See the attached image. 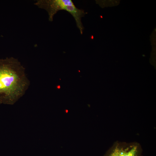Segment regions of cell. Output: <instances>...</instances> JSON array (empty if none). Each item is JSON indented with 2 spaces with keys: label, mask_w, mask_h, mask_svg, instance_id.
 I'll list each match as a JSON object with an SVG mask.
<instances>
[{
  "label": "cell",
  "mask_w": 156,
  "mask_h": 156,
  "mask_svg": "<svg viewBox=\"0 0 156 156\" xmlns=\"http://www.w3.org/2000/svg\"><path fill=\"white\" fill-rule=\"evenodd\" d=\"M140 148L136 143H117L107 156H139Z\"/></svg>",
  "instance_id": "3957f363"
},
{
  "label": "cell",
  "mask_w": 156,
  "mask_h": 156,
  "mask_svg": "<svg viewBox=\"0 0 156 156\" xmlns=\"http://www.w3.org/2000/svg\"><path fill=\"white\" fill-rule=\"evenodd\" d=\"M71 0H39L34 4L39 8L45 10L49 15V20L53 21L54 16L60 10H65L67 5L74 4Z\"/></svg>",
  "instance_id": "7a4b0ae2"
},
{
  "label": "cell",
  "mask_w": 156,
  "mask_h": 156,
  "mask_svg": "<svg viewBox=\"0 0 156 156\" xmlns=\"http://www.w3.org/2000/svg\"><path fill=\"white\" fill-rule=\"evenodd\" d=\"M29 85L25 68L17 59H0V104H13L25 94Z\"/></svg>",
  "instance_id": "6da1fadb"
},
{
  "label": "cell",
  "mask_w": 156,
  "mask_h": 156,
  "mask_svg": "<svg viewBox=\"0 0 156 156\" xmlns=\"http://www.w3.org/2000/svg\"><path fill=\"white\" fill-rule=\"evenodd\" d=\"M57 88H60V86H57Z\"/></svg>",
  "instance_id": "5b68a950"
},
{
  "label": "cell",
  "mask_w": 156,
  "mask_h": 156,
  "mask_svg": "<svg viewBox=\"0 0 156 156\" xmlns=\"http://www.w3.org/2000/svg\"><path fill=\"white\" fill-rule=\"evenodd\" d=\"M65 9V10L70 13L74 18L80 34H82L84 27L81 22V18L85 16L87 13L84 10L77 8L74 4L66 6Z\"/></svg>",
  "instance_id": "277c9868"
}]
</instances>
